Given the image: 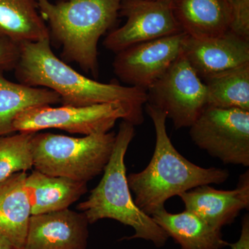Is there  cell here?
Here are the masks:
<instances>
[{
    "instance_id": "obj_1",
    "label": "cell",
    "mask_w": 249,
    "mask_h": 249,
    "mask_svg": "<svg viewBox=\"0 0 249 249\" xmlns=\"http://www.w3.org/2000/svg\"><path fill=\"white\" fill-rule=\"evenodd\" d=\"M16 76L19 83L58 93L62 106H89L120 103L128 110L129 123L144 121L146 90L116 83H103L81 74L60 60L51 47V39L19 46Z\"/></svg>"
},
{
    "instance_id": "obj_2",
    "label": "cell",
    "mask_w": 249,
    "mask_h": 249,
    "mask_svg": "<svg viewBox=\"0 0 249 249\" xmlns=\"http://www.w3.org/2000/svg\"><path fill=\"white\" fill-rule=\"evenodd\" d=\"M145 110L155 129V151L145 169L127 176L136 205L147 215L165 208L168 199L203 185L222 184L229 170L203 168L192 163L178 151L167 133L165 112L150 103Z\"/></svg>"
},
{
    "instance_id": "obj_3",
    "label": "cell",
    "mask_w": 249,
    "mask_h": 249,
    "mask_svg": "<svg viewBox=\"0 0 249 249\" xmlns=\"http://www.w3.org/2000/svg\"><path fill=\"white\" fill-rule=\"evenodd\" d=\"M134 136V124L122 121L102 178L77 209L85 214L89 224L103 219H114L133 229V235L124 240L141 239L160 248L166 244L169 237L151 216L136 205L127 182L124 157Z\"/></svg>"
},
{
    "instance_id": "obj_4",
    "label": "cell",
    "mask_w": 249,
    "mask_h": 249,
    "mask_svg": "<svg viewBox=\"0 0 249 249\" xmlns=\"http://www.w3.org/2000/svg\"><path fill=\"white\" fill-rule=\"evenodd\" d=\"M122 0H36L49 34L62 45V57L98 76V43L115 23Z\"/></svg>"
},
{
    "instance_id": "obj_5",
    "label": "cell",
    "mask_w": 249,
    "mask_h": 249,
    "mask_svg": "<svg viewBox=\"0 0 249 249\" xmlns=\"http://www.w3.org/2000/svg\"><path fill=\"white\" fill-rule=\"evenodd\" d=\"M115 139L109 132L83 137L36 132L31 142L34 167L51 176L88 183L104 171Z\"/></svg>"
},
{
    "instance_id": "obj_6",
    "label": "cell",
    "mask_w": 249,
    "mask_h": 249,
    "mask_svg": "<svg viewBox=\"0 0 249 249\" xmlns=\"http://www.w3.org/2000/svg\"><path fill=\"white\" fill-rule=\"evenodd\" d=\"M129 122L128 110L120 103L89 106H52L29 108L14 121V132L36 133L47 129H58L83 135L107 133L120 120Z\"/></svg>"
},
{
    "instance_id": "obj_7",
    "label": "cell",
    "mask_w": 249,
    "mask_h": 249,
    "mask_svg": "<svg viewBox=\"0 0 249 249\" xmlns=\"http://www.w3.org/2000/svg\"><path fill=\"white\" fill-rule=\"evenodd\" d=\"M189 128L192 141L211 157L249 166V111L207 106Z\"/></svg>"
},
{
    "instance_id": "obj_8",
    "label": "cell",
    "mask_w": 249,
    "mask_h": 249,
    "mask_svg": "<svg viewBox=\"0 0 249 249\" xmlns=\"http://www.w3.org/2000/svg\"><path fill=\"white\" fill-rule=\"evenodd\" d=\"M147 93V103L165 112L178 129L191 127L208 106L206 85L181 53Z\"/></svg>"
},
{
    "instance_id": "obj_9",
    "label": "cell",
    "mask_w": 249,
    "mask_h": 249,
    "mask_svg": "<svg viewBox=\"0 0 249 249\" xmlns=\"http://www.w3.org/2000/svg\"><path fill=\"white\" fill-rule=\"evenodd\" d=\"M121 16L127 18L122 27L111 31L103 42L117 53L131 46L183 33L174 15L173 1L122 0Z\"/></svg>"
},
{
    "instance_id": "obj_10",
    "label": "cell",
    "mask_w": 249,
    "mask_h": 249,
    "mask_svg": "<svg viewBox=\"0 0 249 249\" xmlns=\"http://www.w3.org/2000/svg\"><path fill=\"white\" fill-rule=\"evenodd\" d=\"M186 36L181 33L121 51L113 62L114 73L129 86L147 91L179 56Z\"/></svg>"
},
{
    "instance_id": "obj_11",
    "label": "cell",
    "mask_w": 249,
    "mask_h": 249,
    "mask_svg": "<svg viewBox=\"0 0 249 249\" xmlns=\"http://www.w3.org/2000/svg\"><path fill=\"white\" fill-rule=\"evenodd\" d=\"M88 224L84 214L69 209L31 215L21 249H86Z\"/></svg>"
},
{
    "instance_id": "obj_12",
    "label": "cell",
    "mask_w": 249,
    "mask_h": 249,
    "mask_svg": "<svg viewBox=\"0 0 249 249\" xmlns=\"http://www.w3.org/2000/svg\"><path fill=\"white\" fill-rule=\"evenodd\" d=\"M185 209L194 213L215 229L235 222L241 211L249 207V171L242 174L235 189L217 190L209 185L196 187L178 196Z\"/></svg>"
},
{
    "instance_id": "obj_13",
    "label": "cell",
    "mask_w": 249,
    "mask_h": 249,
    "mask_svg": "<svg viewBox=\"0 0 249 249\" xmlns=\"http://www.w3.org/2000/svg\"><path fill=\"white\" fill-rule=\"evenodd\" d=\"M181 53L201 80L249 62V42L230 31L224 35L198 40L186 36Z\"/></svg>"
},
{
    "instance_id": "obj_14",
    "label": "cell",
    "mask_w": 249,
    "mask_h": 249,
    "mask_svg": "<svg viewBox=\"0 0 249 249\" xmlns=\"http://www.w3.org/2000/svg\"><path fill=\"white\" fill-rule=\"evenodd\" d=\"M174 15L183 33L198 40H208L228 32L231 0H173Z\"/></svg>"
},
{
    "instance_id": "obj_15",
    "label": "cell",
    "mask_w": 249,
    "mask_h": 249,
    "mask_svg": "<svg viewBox=\"0 0 249 249\" xmlns=\"http://www.w3.org/2000/svg\"><path fill=\"white\" fill-rule=\"evenodd\" d=\"M27 176L26 172H20L0 183V235L16 249L24 245L31 216Z\"/></svg>"
},
{
    "instance_id": "obj_16",
    "label": "cell",
    "mask_w": 249,
    "mask_h": 249,
    "mask_svg": "<svg viewBox=\"0 0 249 249\" xmlns=\"http://www.w3.org/2000/svg\"><path fill=\"white\" fill-rule=\"evenodd\" d=\"M87 183L34 170L25 180L31 215L68 209L87 193Z\"/></svg>"
},
{
    "instance_id": "obj_17",
    "label": "cell",
    "mask_w": 249,
    "mask_h": 249,
    "mask_svg": "<svg viewBox=\"0 0 249 249\" xmlns=\"http://www.w3.org/2000/svg\"><path fill=\"white\" fill-rule=\"evenodd\" d=\"M151 217L181 249H222L229 245L221 230L188 210L171 213L163 208Z\"/></svg>"
},
{
    "instance_id": "obj_18",
    "label": "cell",
    "mask_w": 249,
    "mask_h": 249,
    "mask_svg": "<svg viewBox=\"0 0 249 249\" xmlns=\"http://www.w3.org/2000/svg\"><path fill=\"white\" fill-rule=\"evenodd\" d=\"M0 37L19 47L50 38L36 0H0Z\"/></svg>"
},
{
    "instance_id": "obj_19",
    "label": "cell",
    "mask_w": 249,
    "mask_h": 249,
    "mask_svg": "<svg viewBox=\"0 0 249 249\" xmlns=\"http://www.w3.org/2000/svg\"><path fill=\"white\" fill-rule=\"evenodd\" d=\"M3 71L0 70V137L15 133L13 124L22 111L60 103V96L55 91L10 81Z\"/></svg>"
},
{
    "instance_id": "obj_20",
    "label": "cell",
    "mask_w": 249,
    "mask_h": 249,
    "mask_svg": "<svg viewBox=\"0 0 249 249\" xmlns=\"http://www.w3.org/2000/svg\"><path fill=\"white\" fill-rule=\"evenodd\" d=\"M208 106L249 111V62L204 80Z\"/></svg>"
},
{
    "instance_id": "obj_21",
    "label": "cell",
    "mask_w": 249,
    "mask_h": 249,
    "mask_svg": "<svg viewBox=\"0 0 249 249\" xmlns=\"http://www.w3.org/2000/svg\"><path fill=\"white\" fill-rule=\"evenodd\" d=\"M34 134L18 132L0 137V183L34 167L31 142Z\"/></svg>"
},
{
    "instance_id": "obj_22",
    "label": "cell",
    "mask_w": 249,
    "mask_h": 249,
    "mask_svg": "<svg viewBox=\"0 0 249 249\" xmlns=\"http://www.w3.org/2000/svg\"><path fill=\"white\" fill-rule=\"evenodd\" d=\"M231 14L229 31L249 42V0H231Z\"/></svg>"
},
{
    "instance_id": "obj_23",
    "label": "cell",
    "mask_w": 249,
    "mask_h": 249,
    "mask_svg": "<svg viewBox=\"0 0 249 249\" xmlns=\"http://www.w3.org/2000/svg\"><path fill=\"white\" fill-rule=\"evenodd\" d=\"M19 55V46L0 37V70L5 71L16 68Z\"/></svg>"
},
{
    "instance_id": "obj_24",
    "label": "cell",
    "mask_w": 249,
    "mask_h": 249,
    "mask_svg": "<svg viewBox=\"0 0 249 249\" xmlns=\"http://www.w3.org/2000/svg\"><path fill=\"white\" fill-rule=\"evenodd\" d=\"M231 249H249V216L245 214L242 218L240 237L233 243H229Z\"/></svg>"
},
{
    "instance_id": "obj_25",
    "label": "cell",
    "mask_w": 249,
    "mask_h": 249,
    "mask_svg": "<svg viewBox=\"0 0 249 249\" xmlns=\"http://www.w3.org/2000/svg\"><path fill=\"white\" fill-rule=\"evenodd\" d=\"M0 249H16L14 246L11 245V243L3 237L2 236L0 235Z\"/></svg>"
},
{
    "instance_id": "obj_26",
    "label": "cell",
    "mask_w": 249,
    "mask_h": 249,
    "mask_svg": "<svg viewBox=\"0 0 249 249\" xmlns=\"http://www.w3.org/2000/svg\"><path fill=\"white\" fill-rule=\"evenodd\" d=\"M157 1H173V0H157Z\"/></svg>"
}]
</instances>
